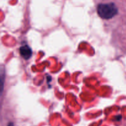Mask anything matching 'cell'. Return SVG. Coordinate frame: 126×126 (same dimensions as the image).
<instances>
[{
	"instance_id": "6da1fadb",
	"label": "cell",
	"mask_w": 126,
	"mask_h": 126,
	"mask_svg": "<svg viewBox=\"0 0 126 126\" xmlns=\"http://www.w3.org/2000/svg\"><path fill=\"white\" fill-rule=\"evenodd\" d=\"M97 13L101 18L103 19H110L113 18L118 12L117 6L113 2L106 4H100L97 8Z\"/></svg>"
},
{
	"instance_id": "7a4b0ae2",
	"label": "cell",
	"mask_w": 126,
	"mask_h": 126,
	"mask_svg": "<svg viewBox=\"0 0 126 126\" xmlns=\"http://www.w3.org/2000/svg\"><path fill=\"white\" fill-rule=\"evenodd\" d=\"M20 54L25 60H28L32 57V50L28 46H23L20 48Z\"/></svg>"
},
{
	"instance_id": "3957f363",
	"label": "cell",
	"mask_w": 126,
	"mask_h": 126,
	"mask_svg": "<svg viewBox=\"0 0 126 126\" xmlns=\"http://www.w3.org/2000/svg\"><path fill=\"white\" fill-rule=\"evenodd\" d=\"M14 126V124H13V123H9L8 126Z\"/></svg>"
}]
</instances>
